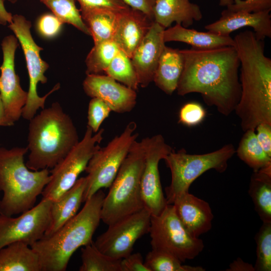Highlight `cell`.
Here are the masks:
<instances>
[{
	"instance_id": "cell-1",
	"label": "cell",
	"mask_w": 271,
	"mask_h": 271,
	"mask_svg": "<svg viewBox=\"0 0 271 271\" xmlns=\"http://www.w3.org/2000/svg\"><path fill=\"white\" fill-rule=\"evenodd\" d=\"M180 51L184 66L176 89L178 94L199 93L208 105L216 107L224 116L229 115L241 93L240 62L234 47H192Z\"/></svg>"
},
{
	"instance_id": "cell-2",
	"label": "cell",
	"mask_w": 271,
	"mask_h": 271,
	"mask_svg": "<svg viewBox=\"0 0 271 271\" xmlns=\"http://www.w3.org/2000/svg\"><path fill=\"white\" fill-rule=\"evenodd\" d=\"M240 62V96L234 111L244 132L260 123L271 124V59L264 54L263 40L250 30L233 38Z\"/></svg>"
},
{
	"instance_id": "cell-3",
	"label": "cell",
	"mask_w": 271,
	"mask_h": 271,
	"mask_svg": "<svg viewBox=\"0 0 271 271\" xmlns=\"http://www.w3.org/2000/svg\"><path fill=\"white\" fill-rule=\"evenodd\" d=\"M105 195L102 189L85 202L82 209L52 234L44 236L31 247L39 257L41 271H65L80 247L92 241L101 219Z\"/></svg>"
},
{
	"instance_id": "cell-4",
	"label": "cell",
	"mask_w": 271,
	"mask_h": 271,
	"mask_svg": "<svg viewBox=\"0 0 271 271\" xmlns=\"http://www.w3.org/2000/svg\"><path fill=\"white\" fill-rule=\"evenodd\" d=\"M26 165L32 171L52 169L78 143L77 129L58 102L30 120Z\"/></svg>"
},
{
	"instance_id": "cell-5",
	"label": "cell",
	"mask_w": 271,
	"mask_h": 271,
	"mask_svg": "<svg viewBox=\"0 0 271 271\" xmlns=\"http://www.w3.org/2000/svg\"><path fill=\"white\" fill-rule=\"evenodd\" d=\"M27 147L0 148V214L12 216L33 208L51 176L48 169L32 171L24 163Z\"/></svg>"
},
{
	"instance_id": "cell-6",
	"label": "cell",
	"mask_w": 271,
	"mask_h": 271,
	"mask_svg": "<svg viewBox=\"0 0 271 271\" xmlns=\"http://www.w3.org/2000/svg\"><path fill=\"white\" fill-rule=\"evenodd\" d=\"M145 162L143 143L142 140H136L104 197L101 219L106 225L111 224L145 208L141 192V180Z\"/></svg>"
},
{
	"instance_id": "cell-7",
	"label": "cell",
	"mask_w": 271,
	"mask_h": 271,
	"mask_svg": "<svg viewBox=\"0 0 271 271\" xmlns=\"http://www.w3.org/2000/svg\"><path fill=\"white\" fill-rule=\"evenodd\" d=\"M235 151L234 146L228 144L204 154H187L184 149L171 152L164 159L171 174V183L165 189L167 204H172L178 196L189 192L192 183L206 171L225 172Z\"/></svg>"
},
{
	"instance_id": "cell-8",
	"label": "cell",
	"mask_w": 271,
	"mask_h": 271,
	"mask_svg": "<svg viewBox=\"0 0 271 271\" xmlns=\"http://www.w3.org/2000/svg\"><path fill=\"white\" fill-rule=\"evenodd\" d=\"M137 123L130 121L122 132L104 147H100L90 159L85 171L87 173L83 202L98 190L109 188L139 134Z\"/></svg>"
},
{
	"instance_id": "cell-9",
	"label": "cell",
	"mask_w": 271,
	"mask_h": 271,
	"mask_svg": "<svg viewBox=\"0 0 271 271\" xmlns=\"http://www.w3.org/2000/svg\"><path fill=\"white\" fill-rule=\"evenodd\" d=\"M149 233L152 249L169 253L182 262L197 257L204 247L203 240L183 225L173 204H167L158 215H151Z\"/></svg>"
},
{
	"instance_id": "cell-10",
	"label": "cell",
	"mask_w": 271,
	"mask_h": 271,
	"mask_svg": "<svg viewBox=\"0 0 271 271\" xmlns=\"http://www.w3.org/2000/svg\"><path fill=\"white\" fill-rule=\"evenodd\" d=\"M31 22L21 15H13L12 22L9 28L13 32L20 44L25 56L29 77V87L26 102L22 111V116L31 120L37 110L45 107V101L49 95L60 88L59 83L46 95L41 97L37 93L39 83L45 84L47 78L45 73L49 68V64L40 56L43 48L35 42L31 32Z\"/></svg>"
},
{
	"instance_id": "cell-11",
	"label": "cell",
	"mask_w": 271,
	"mask_h": 271,
	"mask_svg": "<svg viewBox=\"0 0 271 271\" xmlns=\"http://www.w3.org/2000/svg\"><path fill=\"white\" fill-rule=\"evenodd\" d=\"M104 131L101 128L93 135L92 129L87 126L82 139L50 171L51 179L41 194L42 198L54 201L74 185L93 154L100 147Z\"/></svg>"
},
{
	"instance_id": "cell-12",
	"label": "cell",
	"mask_w": 271,
	"mask_h": 271,
	"mask_svg": "<svg viewBox=\"0 0 271 271\" xmlns=\"http://www.w3.org/2000/svg\"><path fill=\"white\" fill-rule=\"evenodd\" d=\"M151 214L146 208L110 224L94 243L102 253L121 259L132 252L136 241L149 233Z\"/></svg>"
},
{
	"instance_id": "cell-13",
	"label": "cell",
	"mask_w": 271,
	"mask_h": 271,
	"mask_svg": "<svg viewBox=\"0 0 271 271\" xmlns=\"http://www.w3.org/2000/svg\"><path fill=\"white\" fill-rule=\"evenodd\" d=\"M145 162L141 180V192L145 208L151 215L160 214L167 205L161 185L159 164L173 149L161 134L142 140Z\"/></svg>"
},
{
	"instance_id": "cell-14",
	"label": "cell",
	"mask_w": 271,
	"mask_h": 271,
	"mask_svg": "<svg viewBox=\"0 0 271 271\" xmlns=\"http://www.w3.org/2000/svg\"><path fill=\"white\" fill-rule=\"evenodd\" d=\"M52 203L49 199L42 198L18 217L0 214V249L16 241L31 246L43 238L50 224Z\"/></svg>"
},
{
	"instance_id": "cell-15",
	"label": "cell",
	"mask_w": 271,
	"mask_h": 271,
	"mask_svg": "<svg viewBox=\"0 0 271 271\" xmlns=\"http://www.w3.org/2000/svg\"><path fill=\"white\" fill-rule=\"evenodd\" d=\"M18 43L17 37L10 35L5 37L1 43L3 61L0 67V96L8 126L14 125L22 116L28 96V92L21 87L15 71V57Z\"/></svg>"
},
{
	"instance_id": "cell-16",
	"label": "cell",
	"mask_w": 271,
	"mask_h": 271,
	"mask_svg": "<svg viewBox=\"0 0 271 271\" xmlns=\"http://www.w3.org/2000/svg\"><path fill=\"white\" fill-rule=\"evenodd\" d=\"M83 88L87 95L101 99L116 113L130 112L137 104L136 90L107 75H87L83 82Z\"/></svg>"
},
{
	"instance_id": "cell-17",
	"label": "cell",
	"mask_w": 271,
	"mask_h": 271,
	"mask_svg": "<svg viewBox=\"0 0 271 271\" xmlns=\"http://www.w3.org/2000/svg\"><path fill=\"white\" fill-rule=\"evenodd\" d=\"M165 29L155 21L130 58L139 85L147 87L153 81L158 64L165 47Z\"/></svg>"
},
{
	"instance_id": "cell-18",
	"label": "cell",
	"mask_w": 271,
	"mask_h": 271,
	"mask_svg": "<svg viewBox=\"0 0 271 271\" xmlns=\"http://www.w3.org/2000/svg\"><path fill=\"white\" fill-rule=\"evenodd\" d=\"M270 10L256 13L233 12L223 10L217 21L208 24L205 29L222 36H228L232 32L244 27H251L256 37L261 40L271 37Z\"/></svg>"
},
{
	"instance_id": "cell-19",
	"label": "cell",
	"mask_w": 271,
	"mask_h": 271,
	"mask_svg": "<svg viewBox=\"0 0 271 271\" xmlns=\"http://www.w3.org/2000/svg\"><path fill=\"white\" fill-rule=\"evenodd\" d=\"M172 204L183 225L194 237H199L211 228L214 216L206 201L187 192L178 196Z\"/></svg>"
},
{
	"instance_id": "cell-20",
	"label": "cell",
	"mask_w": 271,
	"mask_h": 271,
	"mask_svg": "<svg viewBox=\"0 0 271 271\" xmlns=\"http://www.w3.org/2000/svg\"><path fill=\"white\" fill-rule=\"evenodd\" d=\"M154 22L144 13L129 8L118 14L113 40L130 58Z\"/></svg>"
},
{
	"instance_id": "cell-21",
	"label": "cell",
	"mask_w": 271,
	"mask_h": 271,
	"mask_svg": "<svg viewBox=\"0 0 271 271\" xmlns=\"http://www.w3.org/2000/svg\"><path fill=\"white\" fill-rule=\"evenodd\" d=\"M153 12L154 21L165 29L174 22L188 28L203 17L199 6L190 0H156Z\"/></svg>"
},
{
	"instance_id": "cell-22",
	"label": "cell",
	"mask_w": 271,
	"mask_h": 271,
	"mask_svg": "<svg viewBox=\"0 0 271 271\" xmlns=\"http://www.w3.org/2000/svg\"><path fill=\"white\" fill-rule=\"evenodd\" d=\"M86 184V176L78 179L70 189L52 201L50 222L44 236L54 233L77 213L83 202Z\"/></svg>"
},
{
	"instance_id": "cell-23",
	"label": "cell",
	"mask_w": 271,
	"mask_h": 271,
	"mask_svg": "<svg viewBox=\"0 0 271 271\" xmlns=\"http://www.w3.org/2000/svg\"><path fill=\"white\" fill-rule=\"evenodd\" d=\"M163 38L165 43L180 42L188 44L192 48L202 49L233 46L234 45V39L230 35L222 36L209 31H198L178 24L165 29Z\"/></svg>"
},
{
	"instance_id": "cell-24",
	"label": "cell",
	"mask_w": 271,
	"mask_h": 271,
	"mask_svg": "<svg viewBox=\"0 0 271 271\" xmlns=\"http://www.w3.org/2000/svg\"><path fill=\"white\" fill-rule=\"evenodd\" d=\"M184 66L180 50L165 46L157 67L153 82L168 95L176 90Z\"/></svg>"
},
{
	"instance_id": "cell-25",
	"label": "cell",
	"mask_w": 271,
	"mask_h": 271,
	"mask_svg": "<svg viewBox=\"0 0 271 271\" xmlns=\"http://www.w3.org/2000/svg\"><path fill=\"white\" fill-rule=\"evenodd\" d=\"M0 271H41L39 257L27 244L11 243L0 249Z\"/></svg>"
},
{
	"instance_id": "cell-26",
	"label": "cell",
	"mask_w": 271,
	"mask_h": 271,
	"mask_svg": "<svg viewBox=\"0 0 271 271\" xmlns=\"http://www.w3.org/2000/svg\"><path fill=\"white\" fill-rule=\"evenodd\" d=\"M248 194L262 222H271V166L253 171Z\"/></svg>"
},
{
	"instance_id": "cell-27",
	"label": "cell",
	"mask_w": 271,
	"mask_h": 271,
	"mask_svg": "<svg viewBox=\"0 0 271 271\" xmlns=\"http://www.w3.org/2000/svg\"><path fill=\"white\" fill-rule=\"evenodd\" d=\"M80 12L94 44L113 40L120 12L107 9H94Z\"/></svg>"
},
{
	"instance_id": "cell-28",
	"label": "cell",
	"mask_w": 271,
	"mask_h": 271,
	"mask_svg": "<svg viewBox=\"0 0 271 271\" xmlns=\"http://www.w3.org/2000/svg\"><path fill=\"white\" fill-rule=\"evenodd\" d=\"M235 153L253 171L271 166V157L261 148L257 139L255 130L244 131Z\"/></svg>"
},
{
	"instance_id": "cell-29",
	"label": "cell",
	"mask_w": 271,
	"mask_h": 271,
	"mask_svg": "<svg viewBox=\"0 0 271 271\" xmlns=\"http://www.w3.org/2000/svg\"><path fill=\"white\" fill-rule=\"evenodd\" d=\"M120 260L100 251L93 242L81 249L80 271H121Z\"/></svg>"
},
{
	"instance_id": "cell-30",
	"label": "cell",
	"mask_w": 271,
	"mask_h": 271,
	"mask_svg": "<svg viewBox=\"0 0 271 271\" xmlns=\"http://www.w3.org/2000/svg\"><path fill=\"white\" fill-rule=\"evenodd\" d=\"M119 50L113 40L94 44L86 58V74L104 72Z\"/></svg>"
},
{
	"instance_id": "cell-31",
	"label": "cell",
	"mask_w": 271,
	"mask_h": 271,
	"mask_svg": "<svg viewBox=\"0 0 271 271\" xmlns=\"http://www.w3.org/2000/svg\"><path fill=\"white\" fill-rule=\"evenodd\" d=\"M63 24L72 25L86 35L89 31L84 22L75 0H40Z\"/></svg>"
},
{
	"instance_id": "cell-32",
	"label": "cell",
	"mask_w": 271,
	"mask_h": 271,
	"mask_svg": "<svg viewBox=\"0 0 271 271\" xmlns=\"http://www.w3.org/2000/svg\"><path fill=\"white\" fill-rule=\"evenodd\" d=\"M104 72L130 88L136 91L138 88L139 81L130 58L120 50Z\"/></svg>"
},
{
	"instance_id": "cell-33",
	"label": "cell",
	"mask_w": 271,
	"mask_h": 271,
	"mask_svg": "<svg viewBox=\"0 0 271 271\" xmlns=\"http://www.w3.org/2000/svg\"><path fill=\"white\" fill-rule=\"evenodd\" d=\"M144 263L149 271H204L201 266L184 265L179 259L166 252L152 249L146 255Z\"/></svg>"
},
{
	"instance_id": "cell-34",
	"label": "cell",
	"mask_w": 271,
	"mask_h": 271,
	"mask_svg": "<svg viewBox=\"0 0 271 271\" xmlns=\"http://www.w3.org/2000/svg\"><path fill=\"white\" fill-rule=\"evenodd\" d=\"M256 259L254 271L271 270V222H262L255 236Z\"/></svg>"
},
{
	"instance_id": "cell-35",
	"label": "cell",
	"mask_w": 271,
	"mask_h": 271,
	"mask_svg": "<svg viewBox=\"0 0 271 271\" xmlns=\"http://www.w3.org/2000/svg\"><path fill=\"white\" fill-rule=\"evenodd\" d=\"M109 107L102 100L97 98H92L89 103L87 115V126L96 133L103 121L109 115Z\"/></svg>"
},
{
	"instance_id": "cell-36",
	"label": "cell",
	"mask_w": 271,
	"mask_h": 271,
	"mask_svg": "<svg viewBox=\"0 0 271 271\" xmlns=\"http://www.w3.org/2000/svg\"><path fill=\"white\" fill-rule=\"evenodd\" d=\"M205 116L206 110L201 104L189 102L181 108L179 122L188 126H195L202 122Z\"/></svg>"
},
{
	"instance_id": "cell-37",
	"label": "cell",
	"mask_w": 271,
	"mask_h": 271,
	"mask_svg": "<svg viewBox=\"0 0 271 271\" xmlns=\"http://www.w3.org/2000/svg\"><path fill=\"white\" fill-rule=\"evenodd\" d=\"M63 23L52 13H45L40 16L36 23V29L43 38L52 39L60 33Z\"/></svg>"
},
{
	"instance_id": "cell-38",
	"label": "cell",
	"mask_w": 271,
	"mask_h": 271,
	"mask_svg": "<svg viewBox=\"0 0 271 271\" xmlns=\"http://www.w3.org/2000/svg\"><path fill=\"white\" fill-rule=\"evenodd\" d=\"M233 11L256 13L271 10V0H233V3L227 7Z\"/></svg>"
},
{
	"instance_id": "cell-39",
	"label": "cell",
	"mask_w": 271,
	"mask_h": 271,
	"mask_svg": "<svg viewBox=\"0 0 271 271\" xmlns=\"http://www.w3.org/2000/svg\"><path fill=\"white\" fill-rule=\"evenodd\" d=\"M75 1H77L80 5V11L94 9H107L117 12H121L129 8L122 0Z\"/></svg>"
},
{
	"instance_id": "cell-40",
	"label": "cell",
	"mask_w": 271,
	"mask_h": 271,
	"mask_svg": "<svg viewBox=\"0 0 271 271\" xmlns=\"http://www.w3.org/2000/svg\"><path fill=\"white\" fill-rule=\"evenodd\" d=\"M121 271H149L141 253L132 252L120 260Z\"/></svg>"
},
{
	"instance_id": "cell-41",
	"label": "cell",
	"mask_w": 271,
	"mask_h": 271,
	"mask_svg": "<svg viewBox=\"0 0 271 271\" xmlns=\"http://www.w3.org/2000/svg\"><path fill=\"white\" fill-rule=\"evenodd\" d=\"M256 136L265 153L271 157V124L260 123L255 130Z\"/></svg>"
},
{
	"instance_id": "cell-42",
	"label": "cell",
	"mask_w": 271,
	"mask_h": 271,
	"mask_svg": "<svg viewBox=\"0 0 271 271\" xmlns=\"http://www.w3.org/2000/svg\"><path fill=\"white\" fill-rule=\"evenodd\" d=\"M128 7L144 13L154 21V7L156 0H122Z\"/></svg>"
},
{
	"instance_id": "cell-43",
	"label": "cell",
	"mask_w": 271,
	"mask_h": 271,
	"mask_svg": "<svg viewBox=\"0 0 271 271\" xmlns=\"http://www.w3.org/2000/svg\"><path fill=\"white\" fill-rule=\"evenodd\" d=\"M228 271H254V266L238 257L229 265Z\"/></svg>"
},
{
	"instance_id": "cell-44",
	"label": "cell",
	"mask_w": 271,
	"mask_h": 271,
	"mask_svg": "<svg viewBox=\"0 0 271 271\" xmlns=\"http://www.w3.org/2000/svg\"><path fill=\"white\" fill-rule=\"evenodd\" d=\"M4 1L0 0V25L5 26L12 22L13 15L6 9Z\"/></svg>"
},
{
	"instance_id": "cell-45",
	"label": "cell",
	"mask_w": 271,
	"mask_h": 271,
	"mask_svg": "<svg viewBox=\"0 0 271 271\" xmlns=\"http://www.w3.org/2000/svg\"><path fill=\"white\" fill-rule=\"evenodd\" d=\"M8 126L4 106L0 96V126Z\"/></svg>"
},
{
	"instance_id": "cell-46",
	"label": "cell",
	"mask_w": 271,
	"mask_h": 271,
	"mask_svg": "<svg viewBox=\"0 0 271 271\" xmlns=\"http://www.w3.org/2000/svg\"><path fill=\"white\" fill-rule=\"evenodd\" d=\"M219 5L222 7H228L233 3V0H219Z\"/></svg>"
},
{
	"instance_id": "cell-47",
	"label": "cell",
	"mask_w": 271,
	"mask_h": 271,
	"mask_svg": "<svg viewBox=\"0 0 271 271\" xmlns=\"http://www.w3.org/2000/svg\"><path fill=\"white\" fill-rule=\"evenodd\" d=\"M4 1H7L8 2L12 3V4H15L17 2H18L19 0H4Z\"/></svg>"
}]
</instances>
